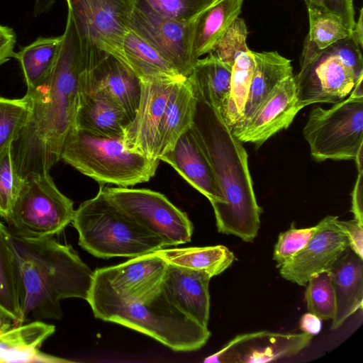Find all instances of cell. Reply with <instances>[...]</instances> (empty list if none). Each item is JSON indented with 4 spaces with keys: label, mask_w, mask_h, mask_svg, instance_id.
<instances>
[{
    "label": "cell",
    "mask_w": 363,
    "mask_h": 363,
    "mask_svg": "<svg viewBox=\"0 0 363 363\" xmlns=\"http://www.w3.org/2000/svg\"><path fill=\"white\" fill-rule=\"evenodd\" d=\"M308 9L335 14L352 33L355 24L352 0H304Z\"/></svg>",
    "instance_id": "obj_40"
},
{
    "label": "cell",
    "mask_w": 363,
    "mask_h": 363,
    "mask_svg": "<svg viewBox=\"0 0 363 363\" xmlns=\"http://www.w3.org/2000/svg\"><path fill=\"white\" fill-rule=\"evenodd\" d=\"M307 309L321 320H332L335 313V296L330 272L313 276L306 284Z\"/></svg>",
    "instance_id": "obj_35"
},
{
    "label": "cell",
    "mask_w": 363,
    "mask_h": 363,
    "mask_svg": "<svg viewBox=\"0 0 363 363\" xmlns=\"http://www.w3.org/2000/svg\"><path fill=\"white\" fill-rule=\"evenodd\" d=\"M247 35L245 23L237 17L207 55L232 68L238 55L249 50L246 44Z\"/></svg>",
    "instance_id": "obj_36"
},
{
    "label": "cell",
    "mask_w": 363,
    "mask_h": 363,
    "mask_svg": "<svg viewBox=\"0 0 363 363\" xmlns=\"http://www.w3.org/2000/svg\"><path fill=\"white\" fill-rule=\"evenodd\" d=\"M16 35L13 30L0 25V65L14 57Z\"/></svg>",
    "instance_id": "obj_43"
},
{
    "label": "cell",
    "mask_w": 363,
    "mask_h": 363,
    "mask_svg": "<svg viewBox=\"0 0 363 363\" xmlns=\"http://www.w3.org/2000/svg\"><path fill=\"white\" fill-rule=\"evenodd\" d=\"M14 325L1 311H0V332Z\"/></svg>",
    "instance_id": "obj_47"
},
{
    "label": "cell",
    "mask_w": 363,
    "mask_h": 363,
    "mask_svg": "<svg viewBox=\"0 0 363 363\" xmlns=\"http://www.w3.org/2000/svg\"><path fill=\"white\" fill-rule=\"evenodd\" d=\"M308 10L310 29L303 43L301 57L351 35V32L345 28L341 18L335 14L315 9Z\"/></svg>",
    "instance_id": "obj_33"
},
{
    "label": "cell",
    "mask_w": 363,
    "mask_h": 363,
    "mask_svg": "<svg viewBox=\"0 0 363 363\" xmlns=\"http://www.w3.org/2000/svg\"><path fill=\"white\" fill-rule=\"evenodd\" d=\"M96 318L147 335L176 352L201 349L211 336L204 327L186 316L161 289L140 301L123 299L93 277L86 298Z\"/></svg>",
    "instance_id": "obj_4"
},
{
    "label": "cell",
    "mask_w": 363,
    "mask_h": 363,
    "mask_svg": "<svg viewBox=\"0 0 363 363\" xmlns=\"http://www.w3.org/2000/svg\"><path fill=\"white\" fill-rule=\"evenodd\" d=\"M56 0H35L33 14L38 16L50 10Z\"/></svg>",
    "instance_id": "obj_46"
},
{
    "label": "cell",
    "mask_w": 363,
    "mask_h": 363,
    "mask_svg": "<svg viewBox=\"0 0 363 363\" xmlns=\"http://www.w3.org/2000/svg\"><path fill=\"white\" fill-rule=\"evenodd\" d=\"M123 51L125 63L141 82L185 78L157 50L130 29L124 38Z\"/></svg>",
    "instance_id": "obj_28"
},
{
    "label": "cell",
    "mask_w": 363,
    "mask_h": 363,
    "mask_svg": "<svg viewBox=\"0 0 363 363\" xmlns=\"http://www.w3.org/2000/svg\"><path fill=\"white\" fill-rule=\"evenodd\" d=\"M155 252L168 264L201 272L211 278L228 268L235 259L233 252L223 245L162 248Z\"/></svg>",
    "instance_id": "obj_30"
},
{
    "label": "cell",
    "mask_w": 363,
    "mask_h": 363,
    "mask_svg": "<svg viewBox=\"0 0 363 363\" xmlns=\"http://www.w3.org/2000/svg\"><path fill=\"white\" fill-rule=\"evenodd\" d=\"M221 191L223 202L212 206L218 231L252 242L260 226L248 155L225 122L219 108L197 98L192 125Z\"/></svg>",
    "instance_id": "obj_2"
},
{
    "label": "cell",
    "mask_w": 363,
    "mask_h": 363,
    "mask_svg": "<svg viewBox=\"0 0 363 363\" xmlns=\"http://www.w3.org/2000/svg\"><path fill=\"white\" fill-rule=\"evenodd\" d=\"M152 9L173 20L191 23L218 0H144Z\"/></svg>",
    "instance_id": "obj_38"
},
{
    "label": "cell",
    "mask_w": 363,
    "mask_h": 363,
    "mask_svg": "<svg viewBox=\"0 0 363 363\" xmlns=\"http://www.w3.org/2000/svg\"><path fill=\"white\" fill-rule=\"evenodd\" d=\"M73 201L57 187L48 173L26 178L11 216V233L31 238L53 237L72 223Z\"/></svg>",
    "instance_id": "obj_9"
},
{
    "label": "cell",
    "mask_w": 363,
    "mask_h": 363,
    "mask_svg": "<svg viewBox=\"0 0 363 363\" xmlns=\"http://www.w3.org/2000/svg\"><path fill=\"white\" fill-rule=\"evenodd\" d=\"M254 68V55L250 49L239 54L233 65L229 96L225 104L219 108L225 122L230 129L242 114Z\"/></svg>",
    "instance_id": "obj_32"
},
{
    "label": "cell",
    "mask_w": 363,
    "mask_h": 363,
    "mask_svg": "<svg viewBox=\"0 0 363 363\" xmlns=\"http://www.w3.org/2000/svg\"><path fill=\"white\" fill-rule=\"evenodd\" d=\"M336 218L328 216L322 219L308 244L279 267L284 279L306 286L313 276L330 271L349 249L346 236L335 225Z\"/></svg>",
    "instance_id": "obj_15"
},
{
    "label": "cell",
    "mask_w": 363,
    "mask_h": 363,
    "mask_svg": "<svg viewBox=\"0 0 363 363\" xmlns=\"http://www.w3.org/2000/svg\"><path fill=\"white\" fill-rule=\"evenodd\" d=\"M329 272L336 302L331 329L335 330L362 308L363 259L348 249Z\"/></svg>",
    "instance_id": "obj_22"
},
{
    "label": "cell",
    "mask_w": 363,
    "mask_h": 363,
    "mask_svg": "<svg viewBox=\"0 0 363 363\" xmlns=\"http://www.w3.org/2000/svg\"><path fill=\"white\" fill-rule=\"evenodd\" d=\"M104 191L124 213L161 238L166 247L191 241L192 223L164 195L147 189L120 186Z\"/></svg>",
    "instance_id": "obj_10"
},
{
    "label": "cell",
    "mask_w": 363,
    "mask_h": 363,
    "mask_svg": "<svg viewBox=\"0 0 363 363\" xmlns=\"http://www.w3.org/2000/svg\"><path fill=\"white\" fill-rule=\"evenodd\" d=\"M22 182L15 169L11 145L0 155V216L6 220L11 216Z\"/></svg>",
    "instance_id": "obj_37"
},
{
    "label": "cell",
    "mask_w": 363,
    "mask_h": 363,
    "mask_svg": "<svg viewBox=\"0 0 363 363\" xmlns=\"http://www.w3.org/2000/svg\"><path fill=\"white\" fill-rule=\"evenodd\" d=\"M0 311L14 324H21V286L10 231L0 221Z\"/></svg>",
    "instance_id": "obj_29"
},
{
    "label": "cell",
    "mask_w": 363,
    "mask_h": 363,
    "mask_svg": "<svg viewBox=\"0 0 363 363\" xmlns=\"http://www.w3.org/2000/svg\"><path fill=\"white\" fill-rule=\"evenodd\" d=\"M66 1L85 70L93 68L109 55L125 63L123 41L135 0Z\"/></svg>",
    "instance_id": "obj_8"
},
{
    "label": "cell",
    "mask_w": 363,
    "mask_h": 363,
    "mask_svg": "<svg viewBox=\"0 0 363 363\" xmlns=\"http://www.w3.org/2000/svg\"><path fill=\"white\" fill-rule=\"evenodd\" d=\"M55 331V325L40 320L13 325L1 331L0 363L72 362L40 350L43 344Z\"/></svg>",
    "instance_id": "obj_21"
},
{
    "label": "cell",
    "mask_w": 363,
    "mask_h": 363,
    "mask_svg": "<svg viewBox=\"0 0 363 363\" xmlns=\"http://www.w3.org/2000/svg\"><path fill=\"white\" fill-rule=\"evenodd\" d=\"M211 279L206 273L167 263L161 287L179 310L200 325L208 327Z\"/></svg>",
    "instance_id": "obj_20"
},
{
    "label": "cell",
    "mask_w": 363,
    "mask_h": 363,
    "mask_svg": "<svg viewBox=\"0 0 363 363\" xmlns=\"http://www.w3.org/2000/svg\"><path fill=\"white\" fill-rule=\"evenodd\" d=\"M84 71L77 32L67 13L60 51L50 72L25 95L29 101L30 115L11 144L13 164L21 181L48 173L60 160L65 138L75 125Z\"/></svg>",
    "instance_id": "obj_1"
},
{
    "label": "cell",
    "mask_w": 363,
    "mask_h": 363,
    "mask_svg": "<svg viewBox=\"0 0 363 363\" xmlns=\"http://www.w3.org/2000/svg\"><path fill=\"white\" fill-rule=\"evenodd\" d=\"M320 227V222L316 225L296 229L294 227L281 233L274 246L273 259L277 262V267L289 261L301 250L311 240Z\"/></svg>",
    "instance_id": "obj_39"
},
{
    "label": "cell",
    "mask_w": 363,
    "mask_h": 363,
    "mask_svg": "<svg viewBox=\"0 0 363 363\" xmlns=\"http://www.w3.org/2000/svg\"><path fill=\"white\" fill-rule=\"evenodd\" d=\"M159 160L170 164L189 184L205 196L212 206L223 202L212 167L192 128L184 133Z\"/></svg>",
    "instance_id": "obj_19"
},
{
    "label": "cell",
    "mask_w": 363,
    "mask_h": 363,
    "mask_svg": "<svg viewBox=\"0 0 363 363\" xmlns=\"http://www.w3.org/2000/svg\"><path fill=\"white\" fill-rule=\"evenodd\" d=\"M362 78L347 97L331 108L311 109L303 134L315 161L356 160L362 150Z\"/></svg>",
    "instance_id": "obj_7"
},
{
    "label": "cell",
    "mask_w": 363,
    "mask_h": 363,
    "mask_svg": "<svg viewBox=\"0 0 363 363\" xmlns=\"http://www.w3.org/2000/svg\"><path fill=\"white\" fill-rule=\"evenodd\" d=\"M62 35L39 37L34 42L15 52L21 67L27 91L39 85L50 72L60 51Z\"/></svg>",
    "instance_id": "obj_31"
},
{
    "label": "cell",
    "mask_w": 363,
    "mask_h": 363,
    "mask_svg": "<svg viewBox=\"0 0 363 363\" xmlns=\"http://www.w3.org/2000/svg\"><path fill=\"white\" fill-rule=\"evenodd\" d=\"M358 167V177L357 182L352 193V208L354 214V219L359 224L363 225V209H362V151L360 152L356 158Z\"/></svg>",
    "instance_id": "obj_42"
},
{
    "label": "cell",
    "mask_w": 363,
    "mask_h": 363,
    "mask_svg": "<svg viewBox=\"0 0 363 363\" xmlns=\"http://www.w3.org/2000/svg\"><path fill=\"white\" fill-rule=\"evenodd\" d=\"M301 109L293 75L281 82L248 122L233 133L242 143L260 146L286 129Z\"/></svg>",
    "instance_id": "obj_17"
},
{
    "label": "cell",
    "mask_w": 363,
    "mask_h": 363,
    "mask_svg": "<svg viewBox=\"0 0 363 363\" xmlns=\"http://www.w3.org/2000/svg\"><path fill=\"white\" fill-rule=\"evenodd\" d=\"M363 9L362 8L359 11V18L355 22L354 26L352 30L351 36L355 43L362 49L363 43Z\"/></svg>",
    "instance_id": "obj_45"
},
{
    "label": "cell",
    "mask_w": 363,
    "mask_h": 363,
    "mask_svg": "<svg viewBox=\"0 0 363 363\" xmlns=\"http://www.w3.org/2000/svg\"><path fill=\"white\" fill-rule=\"evenodd\" d=\"M321 319L309 312L302 315L299 324L300 328L303 333L311 335L319 333L321 330Z\"/></svg>",
    "instance_id": "obj_44"
},
{
    "label": "cell",
    "mask_w": 363,
    "mask_h": 363,
    "mask_svg": "<svg viewBox=\"0 0 363 363\" xmlns=\"http://www.w3.org/2000/svg\"><path fill=\"white\" fill-rule=\"evenodd\" d=\"M313 335L257 331L238 335L205 362L264 363L291 357L306 348Z\"/></svg>",
    "instance_id": "obj_14"
},
{
    "label": "cell",
    "mask_w": 363,
    "mask_h": 363,
    "mask_svg": "<svg viewBox=\"0 0 363 363\" xmlns=\"http://www.w3.org/2000/svg\"><path fill=\"white\" fill-rule=\"evenodd\" d=\"M231 70L232 68L207 55L197 60L187 79L198 99L220 108L229 96Z\"/></svg>",
    "instance_id": "obj_27"
},
{
    "label": "cell",
    "mask_w": 363,
    "mask_h": 363,
    "mask_svg": "<svg viewBox=\"0 0 363 363\" xmlns=\"http://www.w3.org/2000/svg\"><path fill=\"white\" fill-rule=\"evenodd\" d=\"M167 267V262L154 252L118 265L96 269L93 277L119 297L140 301L161 289Z\"/></svg>",
    "instance_id": "obj_16"
},
{
    "label": "cell",
    "mask_w": 363,
    "mask_h": 363,
    "mask_svg": "<svg viewBox=\"0 0 363 363\" xmlns=\"http://www.w3.org/2000/svg\"><path fill=\"white\" fill-rule=\"evenodd\" d=\"M244 0H218L193 21L192 54L196 62L208 54L232 22Z\"/></svg>",
    "instance_id": "obj_26"
},
{
    "label": "cell",
    "mask_w": 363,
    "mask_h": 363,
    "mask_svg": "<svg viewBox=\"0 0 363 363\" xmlns=\"http://www.w3.org/2000/svg\"><path fill=\"white\" fill-rule=\"evenodd\" d=\"M128 29L157 50L181 77L189 76L196 63L191 48L193 21L173 20L155 11L144 0H135Z\"/></svg>",
    "instance_id": "obj_12"
},
{
    "label": "cell",
    "mask_w": 363,
    "mask_h": 363,
    "mask_svg": "<svg viewBox=\"0 0 363 363\" xmlns=\"http://www.w3.org/2000/svg\"><path fill=\"white\" fill-rule=\"evenodd\" d=\"M252 53L255 68L247 99L241 117L230 129L232 133L248 122L281 82L294 75L291 60L277 52Z\"/></svg>",
    "instance_id": "obj_23"
},
{
    "label": "cell",
    "mask_w": 363,
    "mask_h": 363,
    "mask_svg": "<svg viewBox=\"0 0 363 363\" xmlns=\"http://www.w3.org/2000/svg\"><path fill=\"white\" fill-rule=\"evenodd\" d=\"M129 123L124 110L102 92H90L81 96L74 127L104 136H123Z\"/></svg>",
    "instance_id": "obj_24"
},
{
    "label": "cell",
    "mask_w": 363,
    "mask_h": 363,
    "mask_svg": "<svg viewBox=\"0 0 363 363\" xmlns=\"http://www.w3.org/2000/svg\"><path fill=\"white\" fill-rule=\"evenodd\" d=\"M72 223L79 245L96 257L133 258L166 247L161 238L112 202L103 188L74 211Z\"/></svg>",
    "instance_id": "obj_5"
},
{
    "label": "cell",
    "mask_w": 363,
    "mask_h": 363,
    "mask_svg": "<svg viewBox=\"0 0 363 363\" xmlns=\"http://www.w3.org/2000/svg\"><path fill=\"white\" fill-rule=\"evenodd\" d=\"M10 239L19 271L21 324L30 320H60V301L86 300L94 272L71 245L52 237L31 238L11 232Z\"/></svg>",
    "instance_id": "obj_3"
},
{
    "label": "cell",
    "mask_w": 363,
    "mask_h": 363,
    "mask_svg": "<svg viewBox=\"0 0 363 363\" xmlns=\"http://www.w3.org/2000/svg\"><path fill=\"white\" fill-rule=\"evenodd\" d=\"M97 91L116 101L125 112L129 123L133 120L140 101L141 81L126 64L112 55L84 71L81 96Z\"/></svg>",
    "instance_id": "obj_18"
},
{
    "label": "cell",
    "mask_w": 363,
    "mask_h": 363,
    "mask_svg": "<svg viewBox=\"0 0 363 363\" xmlns=\"http://www.w3.org/2000/svg\"><path fill=\"white\" fill-rule=\"evenodd\" d=\"M336 227L346 236L349 248L363 259V225L356 220H340L338 217L335 219Z\"/></svg>",
    "instance_id": "obj_41"
},
{
    "label": "cell",
    "mask_w": 363,
    "mask_h": 363,
    "mask_svg": "<svg viewBox=\"0 0 363 363\" xmlns=\"http://www.w3.org/2000/svg\"><path fill=\"white\" fill-rule=\"evenodd\" d=\"M30 112L29 101L26 96L19 99L0 96V155L17 138Z\"/></svg>",
    "instance_id": "obj_34"
},
{
    "label": "cell",
    "mask_w": 363,
    "mask_h": 363,
    "mask_svg": "<svg viewBox=\"0 0 363 363\" xmlns=\"http://www.w3.org/2000/svg\"><path fill=\"white\" fill-rule=\"evenodd\" d=\"M359 78L344 60L335 42L301 57L300 71L294 76L298 104L303 108L317 103L340 102L350 95Z\"/></svg>",
    "instance_id": "obj_11"
},
{
    "label": "cell",
    "mask_w": 363,
    "mask_h": 363,
    "mask_svg": "<svg viewBox=\"0 0 363 363\" xmlns=\"http://www.w3.org/2000/svg\"><path fill=\"white\" fill-rule=\"evenodd\" d=\"M197 97L187 78L179 81L167 104L160 129L159 157L170 150L194 123Z\"/></svg>",
    "instance_id": "obj_25"
},
{
    "label": "cell",
    "mask_w": 363,
    "mask_h": 363,
    "mask_svg": "<svg viewBox=\"0 0 363 363\" xmlns=\"http://www.w3.org/2000/svg\"><path fill=\"white\" fill-rule=\"evenodd\" d=\"M60 160L101 184L128 187L149 181L159 160L130 149L123 136H104L72 128L63 142Z\"/></svg>",
    "instance_id": "obj_6"
},
{
    "label": "cell",
    "mask_w": 363,
    "mask_h": 363,
    "mask_svg": "<svg viewBox=\"0 0 363 363\" xmlns=\"http://www.w3.org/2000/svg\"><path fill=\"white\" fill-rule=\"evenodd\" d=\"M184 79H156L141 82L136 113L124 130L123 140L130 149L159 160L162 119L176 84Z\"/></svg>",
    "instance_id": "obj_13"
}]
</instances>
